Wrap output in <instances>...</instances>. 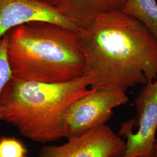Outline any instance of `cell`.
Returning a JSON list of instances; mask_svg holds the SVG:
<instances>
[{"label":"cell","mask_w":157,"mask_h":157,"mask_svg":"<svg viewBox=\"0 0 157 157\" xmlns=\"http://www.w3.org/2000/svg\"><path fill=\"white\" fill-rule=\"evenodd\" d=\"M78 31L90 88L126 92L157 78V40L137 19L114 11Z\"/></svg>","instance_id":"obj_1"},{"label":"cell","mask_w":157,"mask_h":157,"mask_svg":"<svg viewBox=\"0 0 157 157\" xmlns=\"http://www.w3.org/2000/svg\"><path fill=\"white\" fill-rule=\"evenodd\" d=\"M4 36L12 74L17 78L55 83L83 74L85 57L77 30L32 21L11 29Z\"/></svg>","instance_id":"obj_2"},{"label":"cell","mask_w":157,"mask_h":157,"mask_svg":"<svg viewBox=\"0 0 157 157\" xmlns=\"http://www.w3.org/2000/svg\"><path fill=\"white\" fill-rule=\"evenodd\" d=\"M85 75L55 83L26 81L12 76L3 89L2 120L24 137L45 144L64 137V117L74 102L92 91Z\"/></svg>","instance_id":"obj_3"},{"label":"cell","mask_w":157,"mask_h":157,"mask_svg":"<svg viewBox=\"0 0 157 157\" xmlns=\"http://www.w3.org/2000/svg\"><path fill=\"white\" fill-rule=\"evenodd\" d=\"M135 118L124 123L120 136L125 137L122 157H153L157 130V77L144 85L135 101Z\"/></svg>","instance_id":"obj_4"},{"label":"cell","mask_w":157,"mask_h":157,"mask_svg":"<svg viewBox=\"0 0 157 157\" xmlns=\"http://www.w3.org/2000/svg\"><path fill=\"white\" fill-rule=\"evenodd\" d=\"M128 101V98L124 91L92 89L66 111L63 125L64 137L68 139L80 136L105 124L112 117L113 109Z\"/></svg>","instance_id":"obj_5"},{"label":"cell","mask_w":157,"mask_h":157,"mask_svg":"<svg viewBox=\"0 0 157 157\" xmlns=\"http://www.w3.org/2000/svg\"><path fill=\"white\" fill-rule=\"evenodd\" d=\"M125 149L126 142L105 124L61 145L44 146L37 157H117Z\"/></svg>","instance_id":"obj_6"},{"label":"cell","mask_w":157,"mask_h":157,"mask_svg":"<svg viewBox=\"0 0 157 157\" xmlns=\"http://www.w3.org/2000/svg\"><path fill=\"white\" fill-rule=\"evenodd\" d=\"M38 21L53 23L77 30L54 7L37 0H0V42L11 29Z\"/></svg>","instance_id":"obj_7"},{"label":"cell","mask_w":157,"mask_h":157,"mask_svg":"<svg viewBox=\"0 0 157 157\" xmlns=\"http://www.w3.org/2000/svg\"><path fill=\"white\" fill-rule=\"evenodd\" d=\"M126 0H59L54 8L78 31L99 15L122 10Z\"/></svg>","instance_id":"obj_8"},{"label":"cell","mask_w":157,"mask_h":157,"mask_svg":"<svg viewBox=\"0 0 157 157\" xmlns=\"http://www.w3.org/2000/svg\"><path fill=\"white\" fill-rule=\"evenodd\" d=\"M121 11L142 23L157 40V3L156 0H126Z\"/></svg>","instance_id":"obj_9"},{"label":"cell","mask_w":157,"mask_h":157,"mask_svg":"<svg viewBox=\"0 0 157 157\" xmlns=\"http://www.w3.org/2000/svg\"><path fill=\"white\" fill-rule=\"evenodd\" d=\"M28 150L21 141L13 137L0 138V157H29Z\"/></svg>","instance_id":"obj_10"},{"label":"cell","mask_w":157,"mask_h":157,"mask_svg":"<svg viewBox=\"0 0 157 157\" xmlns=\"http://www.w3.org/2000/svg\"><path fill=\"white\" fill-rule=\"evenodd\" d=\"M13 76L7 53V40L5 36L0 42V95L7 82ZM3 110L0 103V120H2Z\"/></svg>","instance_id":"obj_11"},{"label":"cell","mask_w":157,"mask_h":157,"mask_svg":"<svg viewBox=\"0 0 157 157\" xmlns=\"http://www.w3.org/2000/svg\"><path fill=\"white\" fill-rule=\"evenodd\" d=\"M39 2L44 3L46 5L55 7L59 0H37Z\"/></svg>","instance_id":"obj_12"},{"label":"cell","mask_w":157,"mask_h":157,"mask_svg":"<svg viewBox=\"0 0 157 157\" xmlns=\"http://www.w3.org/2000/svg\"><path fill=\"white\" fill-rule=\"evenodd\" d=\"M153 157H157V140L156 141L155 144L154 151Z\"/></svg>","instance_id":"obj_13"},{"label":"cell","mask_w":157,"mask_h":157,"mask_svg":"<svg viewBox=\"0 0 157 157\" xmlns=\"http://www.w3.org/2000/svg\"><path fill=\"white\" fill-rule=\"evenodd\" d=\"M122 157V156H119V157Z\"/></svg>","instance_id":"obj_14"},{"label":"cell","mask_w":157,"mask_h":157,"mask_svg":"<svg viewBox=\"0 0 157 157\" xmlns=\"http://www.w3.org/2000/svg\"><path fill=\"white\" fill-rule=\"evenodd\" d=\"M156 1L157 3V0H156Z\"/></svg>","instance_id":"obj_15"}]
</instances>
